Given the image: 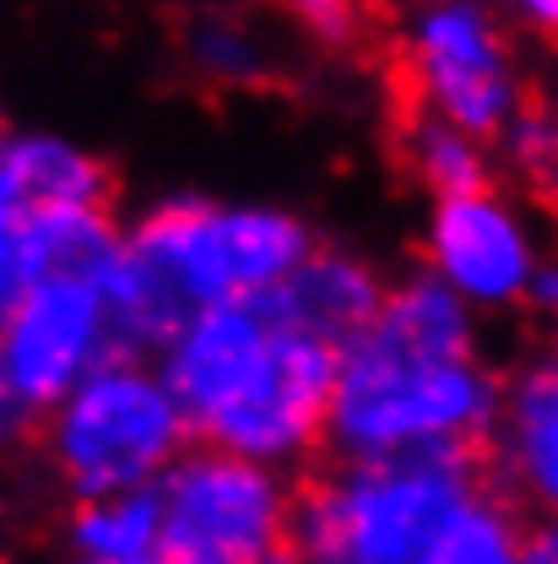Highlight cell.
<instances>
[{
    "label": "cell",
    "instance_id": "obj_14",
    "mask_svg": "<svg viewBox=\"0 0 558 564\" xmlns=\"http://www.w3.org/2000/svg\"><path fill=\"white\" fill-rule=\"evenodd\" d=\"M33 278H76L114 288L125 261V223L109 207H55L28 217Z\"/></svg>",
    "mask_w": 558,
    "mask_h": 564
},
{
    "label": "cell",
    "instance_id": "obj_18",
    "mask_svg": "<svg viewBox=\"0 0 558 564\" xmlns=\"http://www.w3.org/2000/svg\"><path fill=\"white\" fill-rule=\"evenodd\" d=\"M521 538H526V516L493 489L472 510V521L456 532L450 554L439 564H521Z\"/></svg>",
    "mask_w": 558,
    "mask_h": 564
},
{
    "label": "cell",
    "instance_id": "obj_11",
    "mask_svg": "<svg viewBox=\"0 0 558 564\" xmlns=\"http://www.w3.org/2000/svg\"><path fill=\"white\" fill-rule=\"evenodd\" d=\"M282 293H287V304L304 326H315L326 343L348 348L380 315L391 278L380 272V261H369L352 245H315V256L293 272V282Z\"/></svg>",
    "mask_w": 558,
    "mask_h": 564
},
{
    "label": "cell",
    "instance_id": "obj_3",
    "mask_svg": "<svg viewBox=\"0 0 558 564\" xmlns=\"http://www.w3.org/2000/svg\"><path fill=\"white\" fill-rule=\"evenodd\" d=\"M315 245L309 217L277 202L201 191L146 202L125 223V261L109 288L120 348L157 358L211 304L287 288Z\"/></svg>",
    "mask_w": 558,
    "mask_h": 564
},
{
    "label": "cell",
    "instance_id": "obj_4",
    "mask_svg": "<svg viewBox=\"0 0 558 564\" xmlns=\"http://www.w3.org/2000/svg\"><path fill=\"white\" fill-rule=\"evenodd\" d=\"M489 494L483 451L331 456L298 484L293 549L304 564H439Z\"/></svg>",
    "mask_w": 558,
    "mask_h": 564
},
{
    "label": "cell",
    "instance_id": "obj_16",
    "mask_svg": "<svg viewBox=\"0 0 558 564\" xmlns=\"http://www.w3.org/2000/svg\"><path fill=\"white\" fill-rule=\"evenodd\" d=\"M185 61H190V70L201 82L222 87V93H250V87H266L277 76L272 39L250 17L222 11V6L196 11L185 22Z\"/></svg>",
    "mask_w": 558,
    "mask_h": 564
},
{
    "label": "cell",
    "instance_id": "obj_15",
    "mask_svg": "<svg viewBox=\"0 0 558 564\" xmlns=\"http://www.w3.org/2000/svg\"><path fill=\"white\" fill-rule=\"evenodd\" d=\"M396 152H402L413 185L428 191V202L478 191V185L493 180V141L472 137V131L456 126V120L423 115V109H407L402 137H396Z\"/></svg>",
    "mask_w": 558,
    "mask_h": 564
},
{
    "label": "cell",
    "instance_id": "obj_21",
    "mask_svg": "<svg viewBox=\"0 0 558 564\" xmlns=\"http://www.w3.org/2000/svg\"><path fill=\"white\" fill-rule=\"evenodd\" d=\"M499 11H504V22L521 39H532L543 50H558V0H499Z\"/></svg>",
    "mask_w": 558,
    "mask_h": 564
},
{
    "label": "cell",
    "instance_id": "obj_17",
    "mask_svg": "<svg viewBox=\"0 0 558 564\" xmlns=\"http://www.w3.org/2000/svg\"><path fill=\"white\" fill-rule=\"evenodd\" d=\"M499 152L532 202L558 207V104H526L521 120L499 137Z\"/></svg>",
    "mask_w": 558,
    "mask_h": 564
},
{
    "label": "cell",
    "instance_id": "obj_6",
    "mask_svg": "<svg viewBox=\"0 0 558 564\" xmlns=\"http://www.w3.org/2000/svg\"><path fill=\"white\" fill-rule=\"evenodd\" d=\"M396 76L407 109L456 120L493 147L532 104L499 0H413L396 28Z\"/></svg>",
    "mask_w": 558,
    "mask_h": 564
},
{
    "label": "cell",
    "instance_id": "obj_8",
    "mask_svg": "<svg viewBox=\"0 0 558 564\" xmlns=\"http://www.w3.org/2000/svg\"><path fill=\"white\" fill-rule=\"evenodd\" d=\"M120 352L103 282L39 278L0 321V451L39 440L44 419Z\"/></svg>",
    "mask_w": 558,
    "mask_h": 564
},
{
    "label": "cell",
    "instance_id": "obj_13",
    "mask_svg": "<svg viewBox=\"0 0 558 564\" xmlns=\"http://www.w3.org/2000/svg\"><path fill=\"white\" fill-rule=\"evenodd\" d=\"M61 560L87 564H136L163 554V521H157V494H92V499H66L61 527H55Z\"/></svg>",
    "mask_w": 558,
    "mask_h": 564
},
{
    "label": "cell",
    "instance_id": "obj_20",
    "mask_svg": "<svg viewBox=\"0 0 558 564\" xmlns=\"http://www.w3.org/2000/svg\"><path fill=\"white\" fill-rule=\"evenodd\" d=\"M282 17L320 50H348L352 39L363 33V11L358 0H277Z\"/></svg>",
    "mask_w": 558,
    "mask_h": 564
},
{
    "label": "cell",
    "instance_id": "obj_10",
    "mask_svg": "<svg viewBox=\"0 0 558 564\" xmlns=\"http://www.w3.org/2000/svg\"><path fill=\"white\" fill-rule=\"evenodd\" d=\"M483 462L493 489L526 521H558V369L548 358L510 369Z\"/></svg>",
    "mask_w": 558,
    "mask_h": 564
},
{
    "label": "cell",
    "instance_id": "obj_9",
    "mask_svg": "<svg viewBox=\"0 0 558 564\" xmlns=\"http://www.w3.org/2000/svg\"><path fill=\"white\" fill-rule=\"evenodd\" d=\"M554 261V245L510 185H478L461 196L428 202L423 217V267L445 278L472 310L483 315H521L537 299L543 267Z\"/></svg>",
    "mask_w": 558,
    "mask_h": 564
},
{
    "label": "cell",
    "instance_id": "obj_5",
    "mask_svg": "<svg viewBox=\"0 0 558 564\" xmlns=\"http://www.w3.org/2000/svg\"><path fill=\"white\" fill-rule=\"evenodd\" d=\"M196 445L190 413L152 352L103 358L44 419L33 451L66 499L157 489V478Z\"/></svg>",
    "mask_w": 558,
    "mask_h": 564
},
{
    "label": "cell",
    "instance_id": "obj_12",
    "mask_svg": "<svg viewBox=\"0 0 558 564\" xmlns=\"http://www.w3.org/2000/svg\"><path fill=\"white\" fill-rule=\"evenodd\" d=\"M0 158L22 191V202L33 212L55 207H109L114 196V174L109 163L87 147V141L50 131V126H22V131H0Z\"/></svg>",
    "mask_w": 558,
    "mask_h": 564
},
{
    "label": "cell",
    "instance_id": "obj_24",
    "mask_svg": "<svg viewBox=\"0 0 558 564\" xmlns=\"http://www.w3.org/2000/svg\"><path fill=\"white\" fill-rule=\"evenodd\" d=\"M261 564H304V554L298 549H282V554H272V560H261Z\"/></svg>",
    "mask_w": 558,
    "mask_h": 564
},
{
    "label": "cell",
    "instance_id": "obj_26",
    "mask_svg": "<svg viewBox=\"0 0 558 564\" xmlns=\"http://www.w3.org/2000/svg\"><path fill=\"white\" fill-rule=\"evenodd\" d=\"M0 564H11V560H6V554H0Z\"/></svg>",
    "mask_w": 558,
    "mask_h": 564
},
{
    "label": "cell",
    "instance_id": "obj_22",
    "mask_svg": "<svg viewBox=\"0 0 558 564\" xmlns=\"http://www.w3.org/2000/svg\"><path fill=\"white\" fill-rule=\"evenodd\" d=\"M521 564H558V521H526Z\"/></svg>",
    "mask_w": 558,
    "mask_h": 564
},
{
    "label": "cell",
    "instance_id": "obj_2",
    "mask_svg": "<svg viewBox=\"0 0 558 564\" xmlns=\"http://www.w3.org/2000/svg\"><path fill=\"white\" fill-rule=\"evenodd\" d=\"M196 440L304 473L326 451L342 348L304 326L287 293H255L201 310L157 352Z\"/></svg>",
    "mask_w": 558,
    "mask_h": 564
},
{
    "label": "cell",
    "instance_id": "obj_25",
    "mask_svg": "<svg viewBox=\"0 0 558 564\" xmlns=\"http://www.w3.org/2000/svg\"><path fill=\"white\" fill-rule=\"evenodd\" d=\"M55 564H87V560H55ZM136 564H168V560L157 554V560H136Z\"/></svg>",
    "mask_w": 558,
    "mask_h": 564
},
{
    "label": "cell",
    "instance_id": "obj_1",
    "mask_svg": "<svg viewBox=\"0 0 558 564\" xmlns=\"http://www.w3.org/2000/svg\"><path fill=\"white\" fill-rule=\"evenodd\" d=\"M510 391V369L493 358L483 310L445 278L413 267L363 337L342 348L326 456L374 462L418 451H483Z\"/></svg>",
    "mask_w": 558,
    "mask_h": 564
},
{
    "label": "cell",
    "instance_id": "obj_23",
    "mask_svg": "<svg viewBox=\"0 0 558 564\" xmlns=\"http://www.w3.org/2000/svg\"><path fill=\"white\" fill-rule=\"evenodd\" d=\"M537 321H543V358L558 369V304L548 310V315H537Z\"/></svg>",
    "mask_w": 558,
    "mask_h": 564
},
{
    "label": "cell",
    "instance_id": "obj_7",
    "mask_svg": "<svg viewBox=\"0 0 558 564\" xmlns=\"http://www.w3.org/2000/svg\"><path fill=\"white\" fill-rule=\"evenodd\" d=\"M298 473L196 440L157 478V521L168 564H261L293 549Z\"/></svg>",
    "mask_w": 558,
    "mask_h": 564
},
{
    "label": "cell",
    "instance_id": "obj_19",
    "mask_svg": "<svg viewBox=\"0 0 558 564\" xmlns=\"http://www.w3.org/2000/svg\"><path fill=\"white\" fill-rule=\"evenodd\" d=\"M28 217L33 207L22 202L6 158H0V321L22 304V293L33 288V245H28Z\"/></svg>",
    "mask_w": 558,
    "mask_h": 564
}]
</instances>
